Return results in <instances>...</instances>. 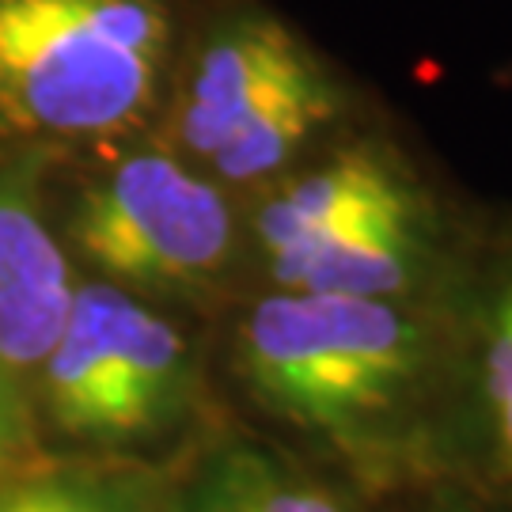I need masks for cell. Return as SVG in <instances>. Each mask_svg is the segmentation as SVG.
Wrapping results in <instances>:
<instances>
[{
	"mask_svg": "<svg viewBox=\"0 0 512 512\" xmlns=\"http://www.w3.org/2000/svg\"><path fill=\"white\" fill-rule=\"evenodd\" d=\"M19 456H23V448H19L16 440L0 429V467H8V463H12V459H19Z\"/></svg>",
	"mask_w": 512,
	"mask_h": 512,
	"instance_id": "cell-11",
	"label": "cell"
},
{
	"mask_svg": "<svg viewBox=\"0 0 512 512\" xmlns=\"http://www.w3.org/2000/svg\"><path fill=\"white\" fill-rule=\"evenodd\" d=\"M327 57L262 0H198L156 137L224 190L277 183L349 118Z\"/></svg>",
	"mask_w": 512,
	"mask_h": 512,
	"instance_id": "cell-3",
	"label": "cell"
},
{
	"mask_svg": "<svg viewBox=\"0 0 512 512\" xmlns=\"http://www.w3.org/2000/svg\"><path fill=\"white\" fill-rule=\"evenodd\" d=\"M452 319L448 459L512 494V239L444 289Z\"/></svg>",
	"mask_w": 512,
	"mask_h": 512,
	"instance_id": "cell-7",
	"label": "cell"
},
{
	"mask_svg": "<svg viewBox=\"0 0 512 512\" xmlns=\"http://www.w3.org/2000/svg\"><path fill=\"white\" fill-rule=\"evenodd\" d=\"M65 213V251L148 304H202L239 258L228 190L148 133L99 156Z\"/></svg>",
	"mask_w": 512,
	"mask_h": 512,
	"instance_id": "cell-5",
	"label": "cell"
},
{
	"mask_svg": "<svg viewBox=\"0 0 512 512\" xmlns=\"http://www.w3.org/2000/svg\"><path fill=\"white\" fill-rule=\"evenodd\" d=\"M73 258L42 194V164L0 156V429L27 448L46 353L73 300Z\"/></svg>",
	"mask_w": 512,
	"mask_h": 512,
	"instance_id": "cell-6",
	"label": "cell"
},
{
	"mask_svg": "<svg viewBox=\"0 0 512 512\" xmlns=\"http://www.w3.org/2000/svg\"><path fill=\"white\" fill-rule=\"evenodd\" d=\"M202 403V353L171 315L107 281H76L38 372L35 421L80 456L137 459Z\"/></svg>",
	"mask_w": 512,
	"mask_h": 512,
	"instance_id": "cell-4",
	"label": "cell"
},
{
	"mask_svg": "<svg viewBox=\"0 0 512 512\" xmlns=\"http://www.w3.org/2000/svg\"><path fill=\"white\" fill-rule=\"evenodd\" d=\"M232 368L270 418L368 486H399L452 463L444 293L425 300L270 293L239 315Z\"/></svg>",
	"mask_w": 512,
	"mask_h": 512,
	"instance_id": "cell-1",
	"label": "cell"
},
{
	"mask_svg": "<svg viewBox=\"0 0 512 512\" xmlns=\"http://www.w3.org/2000/svg\"><path fill=\"white\" fill-rule=\"evenodd\" d=\"M421 190L403 152L384 137H353L327 148L311 167L285 171L255 209L251 239L266 277L308 255L346 224Z\"/></svg>",
	"mask_w": 512,
	"mask_h": 512,
	"instance_id": "cell-8",
	"label": "cell"
},
{
	"mask_svg": "<svg viewBox=\"0 0 512 512\" xmlns=\"http://www.w3.org/2000/svg\"><path fill=\"white\" fill-rule=\"evenodd\" d=\"M198 0H0V156L50 164L156 133Z\"/></svg>",
	"mask_w": 512,
	"mask_h": 512,
	"instance_id": "cell-2",
	"label": "cell"
},
{
	"mask_svg": "<svg viewBox=\"0 0 512 512\" xmlns=\"http://www.w3.org/2000/svg\"><path fill=\"white\" fill-rule=\"evenodd\" d=\"M179 512H349L327 478L251 437L217 440L179 490Z\"/></svg>",
	"mask_w": 512,
	"mask_h": 512,
	"instance_id": "cell-10",
	"label": "cell"
},
{
	"mask_svg": "<svg viewBox=\"0 0 512 512\" xmlns=\"http://www.w3.org/2000/svg\"><path fill=\"white\" fill-rule=\"evenodd\" d=\"M0 512H179V490L141 459L19 456L0 467Z\"/></svg>",
	"mask_w": 512,
	"mask_h": 512,
	"instance_id": "cell-9",
	"label": "cell"
}]
</instances>
